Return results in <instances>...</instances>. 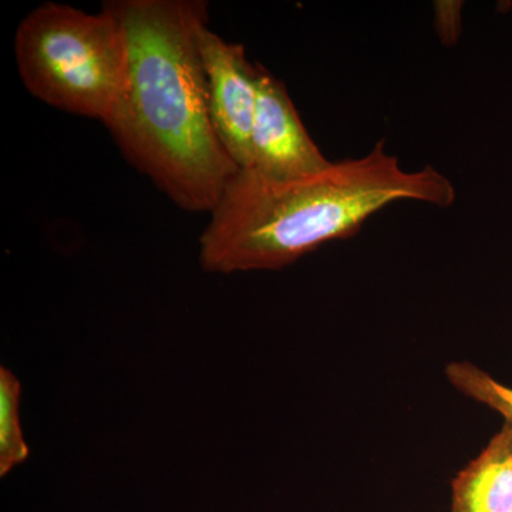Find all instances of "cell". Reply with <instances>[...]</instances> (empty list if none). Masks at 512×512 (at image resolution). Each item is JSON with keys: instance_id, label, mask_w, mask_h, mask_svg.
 Masks as SVG:
<instances>
[{"instance_id": "obj_1", "label": "cell", "mask_w": 512, "mask_h": 512, "mask_svg": "<svg viewBox=\"0 0 512 512\" xmlns=\"http://www.w3.org/2000/svg\"><path fill=\"white\" fill-rule=\"evenodd\" d=\"M127 45L123 92L111 136L128 163L181 210L212 212L241 168L222 147L208 113L198 37L202 0H109Z\"/></svg>"}, {"instance_id": "obj_2", "label": "cell", "mask_w": 512, "mask_h": 512, "mask_svg": "<svg viewBox=\"0 0 512 512\" xmlns=\"http://www.w3.org/2000/svg\"><path fill=\"white\" fill-rule=\"evenodd\" d=\"M399 201L447 208L456 188L431 165L403 170L384 141L365 157L295 180L239 170L202 232V269L225 275L278 271L330 241L353 237L372 215Z\"/></svg>"}, {"instance_id": "obj_3", "label": "cell", "mask_w": 512, "mask_h": 512, "mask_svg": "<svg viewBox=\"0 0 512 512\" xmlns=\"http://www.w3.org/2000/svg\"><path fill=\"white\" fill-rule=\"evenodd\" d=\"M15 59L37 100L103 124L126 82V37L106 3L100 13L56 2L36 6L16 29Z\"/></svg>"}, {"instance_id": "obj_4", "label": "cell", "mask_w": 512, "mask_h": 512, "mask_svg": "<svg viewBox=\"0 0 512 512\" xmlns=\"http://www.w3.org/2000/svg\"><path fill=\"white\" fill-rule=\"evenodd\" d=\"M208 113L215 134L241 170L252 163V126L258 94V64L249 62L245 47L227 42L208 26L198 37Z\"/></svg>"}, {"instance_id": "obj_5", "label": "cell", "mask_w": 512, "mask_h": 512, "mask_svg": "<svg viewBox=\"0 0 512 512\" xmlns=\"http://www.w3.org/2000/svg\"><path fill=\"white\" fill-rule=\"evenodd\" d=\"M248 170L286 181L322 173L332 165L303 126L285 84L258 64V94Z\"/></svg>"}, {"instance_id": "obj_6", "label": "cell", "mask_w": 512, "mask_h": 512, "mask_svg": "<svg viewBox=\"0 0 512 512\" xmlns=\"http://www.w3.org/2000/svg\"><path fill=\"white\" fill-rule=\"evenodd\" d=\"M512 511V431L504 426L451 484L450 512Z\"/></svg>"}, {"instance_id": "obj_7", "label": "cell", "mask_w": 512, "mask_h": 512, "mask_svg": "<svg viewBox=\"0 0 512 512\" xmlns=\"http://www.w3.org/2000/svg\"><path fill=\"white\" fill-rule=\"evenodd\" d=\"M20 394L22 386L18 377L6 367H0V477H5L30 456L20 426Z\"/></svg>"}, {"instance_id": "obj_8", "label": "cell", "mask_w": 512, "mask_h": 512, "mask_svg": "<svg viewBox=\"0 0 512 512\" xmlns=\"http://www.w3.org/2000/svg\"><path fill=\"white\" fill-rule=\"evenodd\" d=\"M444 372L448 383L458 393L501 414L504 426L512 431V387L498 382L490 373L467 360L448 363Z\"/></svg>"}, {"instance_id": "obj_9", "label": "cell", "mask_w": 512, "mask_h": 512, "mask_svg": "<svg viewBox=\"0 0 512 512\" xmlns=\"http://www.w3.org/2000/svg\"><path fill=\"white\" fill-rule=\"evenodd\" d=\"M436 12V29L441 43L446 46L456 45L463 28V2L457 0H441L434 6Z\"/></svg>"}, {"instance_id": "obj_10", "label": "cell", "mask_w": 512, "mask_h": 512, "mask_svg": "<svg viewBox=\"0 0 512 512\" xmlns=\"http://www.w3.org/2000/svg\"><path fill=\"white\" fill-rule=\"evenodd\" d=\"M512 512V511H511Z\"/></svg>"}]
</instances>
